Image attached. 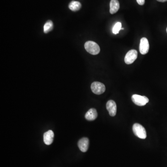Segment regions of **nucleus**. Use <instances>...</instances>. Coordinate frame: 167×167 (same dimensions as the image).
<instances>
[{
  "mask_svg": "<svg viewBox=\"0 0 167 167\" xmlns=\"http://www.w3.org/2000/svg\"><path fill=\"white\" fill-rule=\"evenodd\" d=\"M138 57V52L136 50H131L128 52L125 58V63L126 64H131L133 63Z\"/></svg>",
  "mask_w": 167,
  "mask_h": 167,
  "instance_id": "obj_5",
  "label": "nucleus"
},
{
  "mask_svg": "<svg viewBox=\"0 0 167 167\" xmlns=\"http://www.w3.org/2000/svg\"><path fill=\"white\" fill-rule=\"evenodd\" d=\"M150 45L149 42L146 38H142L141 39L139 46V51L142 54H147L149 52Z\"/></svg>",
  "mask_w": 167,
  "mask_h": 167,
  "instance_id": "obj_6",
  "label": "nucleus"
},
{
  "mask_svg": "<svg viewBox=\"0 0 167 167\" xmlns=\"http://www.w3.org/2000/svg\"><path fill=\"white\" fill-rule=\"evenodd\" d=\"M122 23L121 22H118L115 24L113 28V33L116 35L119 33V31L121 29Z\"/></svg>",
  "mask_w": 167,
  "mask_h": 167,
  "instance_id": "obj_14",
  "label": "nucleus"
},
{
  "mask_svg": "<svg viewBox=\"0 0 167 167\" xmlns=\"http://www.w3.org/2000/svg\"><path fill=\"white\" fill-rule=\"evenodd\" d=\"M132 129L135 136L143 139L146 138L147 137L146 130L142 125L138 123L134 124Z\"/></svg>",
  "mask_w": 167,
  "mask_h": 167,
  "instance_id": "obj_2",
  "label": "nucleus"
},
{
  "mask_svg": "<svg viewBox=\"0 0 167 167\" xmlns=\"http://www.w3.org/2000/svg\"><path fill=\"white\" fill-rule=\"evenodd\" d=\"M97 113L96 110L94 108L90 109L85 114V118L88 121H93L97 118Z\"/></svg>",
  "mask_w": 167,
  "mask_h": 167,
  "instance_id": "obj_11",
  "label": "nucleus"
},
{
  "mask_svg": "<svg viewBox=\"0 0 167 167\" xmlns=\"http://www.w3.org/2000/svg\"><path fill=\"white\" fill-rule=\"evenodd\" d=\"M138 4L140 5H144L145 3V0H137Z\"/></svg>",
  "mask_w": 167,
  "mask_h": 167,
  "instance_id": "obj_15",
  "label": "nucleus"
},
{
  "mask_svg": "<svg viewBox=\"0 0 167 167\" xmlns=\"http://www.w3.org/2000/svg\"><path fill=\"white\" fill-rule=\"evenodd\" d=\"M54 24L51 20H48L44 26V32L47 33L53 30Z\"/></svg>",
  "mask_w": 167,
  "mask_h": 167,
  "instance_id": "obj_13",
  "label": "nucleus"
},
{
  "mask_svg": "<svg viewBox=\"0 0 167 167\" xmlns=\"http://www.w3.org/2000/svg\"><path fill=\"white\" fill-rule=\"evenodd\" d=\"M81 4L80 2L77 1L71 2L69 5V8L73 11H77L81 8Z\"/></svg>",
  "mask_w": 167,
  "mask_h": 167,
  "instance_id": "obj_12",
  "label": "nucleus"
},
{
  "mask_svg": "<svg viewBox=\"0 0 167 167\" xmlns=\"http://www.w3.org/2000/svg\"><path fill=\"white\" fill-rule=\"evenodd\" d=\"M78 146L82 152H86L89 147V139L86 138H82L78 142Z\"/></svg>",
  "mask_w": 167,
  "mask_h": 167,
  "instance_id": "obj_8",
  "label": "nucleus"
},
{
  "mask_svg": "<svg viewBox=\"0 0 167 167\" xmlns=\"http://www.w3.org/2000/svg\"><path fill=\"white\" fill-rule=\"evenodd\" d=\"M91 89L94 94L100 95L105 91V85L103 83L99 82H94L91 84Z\"/></svg>",
  "mask_w": 167,
  "mask_h": 167,
  "instance_id": "obj_4",
  "label": "nucleus"
},
{
  "mask_svg": "<svg viewBox=\"0 0 167 167\" xmlns=\"http://www.w3.org/2000/svg\"><path fill=\"white\" fill-rule=\"evenodd\" d=\"M107 109L110 116H114L116 113V105L113 100H109L107 104Z\"/></svg>",
  "mask_w": 167,
  "mask_h": 167,
  "instance_id": "obj_7",
  "label": "nucleus"
},
{
  "mask_svg": "<svg viewBox=\"0 0 167 167\" xmlns=\"http://www.w3.org/2000/svg\"><path fill=\"white\" fill-rule=\"evenodd\" d=\"M110 12L111 14L116 13L119 9L120 5L118 0H111L110 3Z\"/></svg>",
  "mask_w": 167,
  "mask_h": 167,
  "instance_id": "obj_10",
  "label": "nucleus"
},
{
  "mask_svg": "<svg viewBox=\"0 0 167 167\" xmlns=\"http://www.w3.org/2000/svg\"><path fill=\"white\" fill-rule=\"evenodd\" d=\"M157 1L159 2H164L167 1V0H157Z\"/></svg>",
  "mask_w": 167,
  "mask_h": 167,
  "instance_id": "obj_16",
  "label": "nucleus"
},
{
  "mask_svg": "<svg viewBox=\"0 0 167 167\" xmlns=\"http://www.w3.org/2000/svg\"><path fill=\"white\" fill-rule=\"evenodd\" d=\"M54 133L51 130H49L48 131L45 133L44 134V142L46 144L50 145L52 144L54 141Z\"/></svg>",
  "mask_w": 167,
  "mask_h": 167,
  "instance_id": "obj_9",
  "label": "nucleus"
},
{
  "mask_svg": "<svg viewBox=\"0 0 167 167\" xmlns=\"http://www.w3.org/2000/svg\"><path fill=\"white\" fill-rule=\"evenodd\" d=\"M133 102L136 105L140 107H143L146 105L149 102V100L148 97L145 96L139 95L137 94L133 95L131 97Z\"/></svg>",
  "mask_w": 167,
  "mask_h": 167,
  "instance_id": "obj_3",
  "label": "nucleus"
},
{
  "mask_svg": "<svg viewBox=\"0 0 167 167\" xmlns=\"http://www.w3.org/2000/svg\"><path fill=\"white\" fill-rule=\"evenodd\" d=\"M166 31H167V29H166Z\"/></svg>",
  "mask_w": 167,
  "mask_h": 167,
  "instance_id": "obj_18",
  "label": "nucleus"
},
{
  "mask_svg": "<svg viewBox=\"0 0 167 167\" xmlns=\"http://www.w3.org/2000/svg\"><path fill=\"white\" fill-rule=\"evenodd\" d=\"M121 29L124 30V28H123V27H122V28H121Z\"/></svg>",
  "mask_w": 167,
  "mask_h": 167,
  "instance_id": "obj_17",
  "label": "nucleus"
},
{
  "mask_svg": "<svg viewBox=\"0 0 167 167\" xmlns=\"http://www.w3.org/2000/svg\"><path fill=\"white\" fill-rule=\"evenodd\" d=\"M85 48L87 52L92 55L97 54L100 51L98 44L92 41H88L85 42Z\"/></svg>",
  "mask_w": 167,
  "mask_h": 167,
  "instance_id": "obj_1",
  "label": "nucleus"
}]
</instances>
